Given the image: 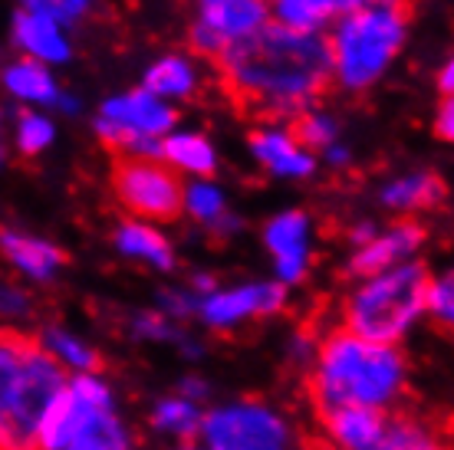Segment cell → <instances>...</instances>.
Returning a JSON list of instances; mask_svg holds the SVG:
<instances>
[{
    "mask_svg": "<svg viewBox=\"0 0 454 450\" xmlns=\"http://www.w3.org/2000/svg\"><path fill=\"white\" fill-rule=\"evenodd\" d=\"M211 66L240 119L273 122L307 112L309 102L330 89L333 50L326 36L267 20L254 34L224 43Z\"/></svg>",
    "mask_w": 454,
    "mask_h": 450,
    "instance_id": "cell-1",
    "label": "cell"
},
{
    "mask_svg": "<svg viewBox=\"0 0 454 450\" xmlns=\"http://www.w3.org/2000/svg\"><path fill=\"white\" fill-rule=\"evenodd\" d=\"M307 372L317 411L369 407L388 415L409 388V361L398 345L365 342L346 329H333L319 338Z\"/></svg>",
    "mask_w": 454,
    "mask_h": 450,
    "instance_id": "cell-2",
    "label": "cell"
},
{
    "mask_svg": "<svg viewBox=\"0 0 454 450\" xmlns=\"http://www.w3.org/2000/svg\"><path fill=\"white\" fill-rule=\"evenodd\" d=\"M428 280H432V273L419 260L365 276L356 283V290L342 303L340 329L365 338V342L398 345L425 315Z\"/></svg>",
    "mask_w": 454,
    "mask_h": 450,
    "instance_id": "cell-3",
    "label": "cell"
},
{
    "mask_svg": "<svg viewBox=\"0 0 454 450\" xmlns=\"http://www.w3.org/2000/svg\"><path fill=\"white\" fill-rule=\"evenodd\" d=\"M40 450H136L103 375H67L40 428Z\"/></svg>",
    "mask_w": 454,
    "mask_h": 450,
    "instance_id": "cell-4",
    "label": "cell"
},
{
    "mask_svg": "<svg viewBox=\"0 0 454 450\" xmlns=\"http://www.w3.org/2000/svg\"><path fill=\"white\" fill-rule=\"evenodd\" d=\"M411 20V0H382L349 13L330 40L333 76L346 89H365L398 53Z\"/></svg>",
    "mask_w": 454,
    "mask_h": 450,
    "instance_id": "cell-5",
    "label": "cell"
},
{
    "mask_svg": "<svg viewBox=\"0 0 454 450\" xmlns=\"http://www.w3.org/2000/svg\"><path fill=\"white\" fill-rule=\"evenodd\" d=\"M63 384L67 372L30 338L17 372L0 388V450H40V428Z\"/></svg>",
    "mask_w": 454,
    "mask_h": 450,
    "instance_id": "cell-6",
    "label": "cell"
},
{
    "mask_svg": "<svg viewBox=\"0 0 454 450\" xmlns=\"http://www.w3.org/2000/svg\"><path fill=\"white\" fill-rule=\"evenodd\" d=\"M198 444L207 450H294V428L261 398H238L205 411Z\"/></svg>",
    "mask_w": 454,
    "mask_h": 450,
    "instance_id": "cell-7",
    "label": "cell"
},
{
    "mask_svg": "<svg viewBox=\"0 0 454 450\" xmlns=\"http://www.w3.org/2000/svg\"><path fill=\"white\" fill-rule=\"evenodd\" d=\"M113 194L138 221H175L184 211V181L161 158L115 155Z\"/></svg>",
    "mask_w": 454,
    "mask_h": 450,
    "instance_id": "cell-8",
    "label": "cell"
},
{
    "mask_svg": "<svg viewBox=\"0 0 454 450\" xmlns=\"http://www.w3.org/2000/svg\"><path fill=\"white\" fill-rule=\"evenodd\" d=\"M286 309V286L280 283H240L217 286L198 296V319L215 332H234L254 319H267Z\"/></svg>",
    "mask_w": 454,
    "mask_h": 450,
    "instance_id": "cell-9",
    "label": "cell"
},
{
    "mask_svg": "<svg viewBox=\"0 0 454 450\" xmlns=\"http://www.w3.org/2000/svg\"><path fill=\"white\" fill-rule=\"evenodd\" d=\"M428 230L419 221H395L386 230H375L372 240H365L363 247L352 253L349 260V276H375V273H386L392 267H402L415 257V250L425 244Z\"/></svg>",
    "mask_w": 454,
    "mask_h": 450,
    "instance_id": "cell-10",
    "label": "cell"
},
{
    "mask_svg": "<svg viewBox=\"0 0 454 450\" xmlns=\"http://www.w3.org/2000/svg\"><path fill=\"white\" fill-rule=\"evenodd\" d=\"M263 244L270 250L273 267H277V283L294 286L307 280L309 270V217L303 211H286L273 217L263 230Z\"/></svg>",
    "mask_w": 454,
    "mask_h": 450,
    "instance_id": "cell-11",
    "label": "cell"
},
{
    "mask_svg": "<svg viewBox=\"0 0 454 450\" xmlns=\"http://www.w3.org/2000/svg\"><path fill=\"white\" fill-rule=\"evenodd\" d=\"M319 428L333 450H375L386 428V415L369 407H330L319 411Z\"/></svg>",
    "mask_w": 454,
    "mask_h": 450,
    "instance_id": "cell-12",
    "label": "cell"
},
{
    "mask_svg": "<svg viewBox=\"0 0 454 450\" xmlns=\"http://www.w3.org/2000/svg\"><path fill=\"white\" fill-rule=\"evenodd\" d=\"M103 119L122 125L129 132H136L142 138H159L175 125V109H168L161 99H155L152 92L136 89L122 96V99H109L103 109Z\"/></svg>",
    "mask_w": 454,
    "mask_h": 450,
    "instance_id": "cell-13",
    "label": "cell"
},
{
    "mask_svg": "<svg viewBox=\"0 0 454 450\" xmlns=\"http://www.w3.org/2000/svg\"><path fill=\"white\" fill-rule=\"evenodd\" d=\"M198 23L231 43L267 23V0H201Z\"/></svg>",
    "mask_w": 454,
    "mask_h": 450,
    "instance_id": "cell-14",
    "label": "cell"
},
{
    "mask_svg": "<svg viewBox=\"0 0 454 450\" xmlns=\"http://www.w3.org/2000/svg\"><path fill=\"white\" fill-rule=\"evenodd\" d=\"M0 253L30 280H53L59 267L67 263V253L59 247L17 230H0Z\"/></svg>",
    "mask_w": 454,
    "mask_h": 450,
    "instance_id": "cell-15",
    "label": "cell"
},
{
    "mask_svg": "<svg viewBox=\"0 0 454 450\" xmlns=\"http://www.w3.org/2000/svg\"><path fill=\"white\" fill-rule=\"evenodd\" d=\"M34 342L50 355V359L57 361L67 375H96L103 369V355L96 352V345L86 342L82 336H76L73 329L46 326Z\"/></svg>",
    "mask_w": 454,
    "mask_h": 450,
    "instance_id": "cell-16",
    "label": "cell"
},
{
    "mask_svg": "<svg viewBox=\"0 0 454 450\" xmlns=\"http://www.w3.org/2000/svg\"><path fill=\"white\" fill-rule=\"evenodd\" d=\"M375 450H448L438 428L409 411H388Z\"/></svg>",
    "mask_w": 454,
    "mask_h": 450,
    "instance_id": "cell-17",
    "label": "cell"
},
{
    "mask_svg": "<svg viewBox=\"0 0 454 450\" xmlns=\"http://www.w3.org/2000/svg\"><path fill=\"white\" fill-rule=\"evenodd\" d=\"M444 194H448V188H444V181L434 171H419V175L392 181L386 191H382V204L392 207V211L411 214V211L438 207L444 201Z\"/></svg>",
    "mask_w": 454,
    "mask_h": 450,
    "instance_id": "cell-18",
    "label": "cell"
},
{
    "mask_svg": "<svg viewBox=\"0 0 454 450\" xmlns=\"http://www.w3.org/2000/svg\"><path fill=\"white\" fill-rule=\"evenodd\" d=\"M115 247L122 250L125 257L142 260L155 270H171L175 267V250L165 240V234H159L152 224H142V221H129L115 230Z\"/></svg>",
    "mask_w": 454,
    "mask_h": 450,
    "instance_id": "cell-19",
    "label": "cell"
},
{
    "mask_svg": "<svg viewBox=\"0 0 454 450\" xmlns=\"http://www.w3.org/2000/svg\"><path fill=\"white\" fill-rule=\"evenodd\" d=\"M201 417H205V407L198 405V401H188L182 394H168V398H161L159 405L152 407V428L165 434V438H175V440H184V444H192L198 440V431H201Z\"/></svg>",
    "mask_w": 454,
    "mask_h": 450,
    "instance_id": "cell-20",
    "label": "cell"
},
{
    "mask_svg": "<svg viewBox=\"0 0 454 450\" xmlns=\"http://www.w3.org/2000/svg\"><path fill=\"white\" fill-rule=\"evenodd\" d=\"M13 30H17V40H20L23 50H30L36 59L43 63H59V59L69 57V46L63 43L57 23L50 17H40V13L30 11H17V20H13Z\"/></svg>",
    "mask_w": 454,
    "mask_h": 450,
    "instance_id": "cell-21",
    "label": "cell"
},
{
    "mask_svg": "<svg viewBox=\"0 0 454 450\" xmlns=\"http://www.w3.org/2000/svg\"><path fill=\"white\" fill-rule=\"evenodd\" d=\"M250 148L273 175H309L313 158L286 138V132H250Z\"/></svg>",
    "mask_w": 454,
    "mask_h": 450,
    "instance_id": "cell-22",
    "label": "cell"
},
{
    "mask_svg": "<svg viewBox=\"0 0 454 450\" xmlns=\"http://www.w3.org/2000/svg\"><path fill=\"white\" fill-rule=\"evenodd\" d=\"M129 329H132V336H136L138 342L175 345V349H182L184 359H192V361H198L201 355H205V349H201V345H194L192 338L182 332L178 322H171L168 315H161V313H136L132 315V322H129Z\"/></svg>",
    "mask_w": 454,
    "mask_h": 450,
    "instance_id": "cell-23",
    "label": "cell"
},
{
    "mask_svg": "<svg viewBox=\"0 0 454 450\" xmlns=\"http://www.w3.org/2000/svg\"><path fill=\"white\" fill-rule=\"evenodd\" d=\"M161 158L171 168H184L194 175H215V151L205 136H171L161 142Z\"/></svg>",
    "mask_w": 454,
    "mask_h": 450,
    "instance_id": "cell-24",
    "label": "cell"
},
{
    "mask_svg": "<svg viewBox=\"0 0 454 450\" xmlns=\"http://www.w3.org/2000/svg\"><path fill=\"white\" fill-rule=\"evenodd\" d=\"M194 89V69L188 59L182 57H165L161 63L148 69L145 76V92L159 96H188Z\"/></svg>",
    "mask_w": 454,
    "mask_h": 450,
    "instance_id": "cell-25",
    "label": "cell"
},
{
    "mask_svg": "<svg viewBox=\"0 0 454 450\" xmlns=\"http://www.w3.org/2000/svg\"><path fill=\"white\" fill-rule=\"evenodd\" d=\"M277 17H280V27L317 34L323 23L336 17V7L333 0H277Z\"/></svg>",
    "mask_w": 454,
    "mask_h": 450,
    "instance_id": "cell-26",
    "label": "cell"
},
{
    "mask_svg": "<svg viewBox=\"0 0 454 450\" xmlns=\"http://www.w3.org/2000/svg\"><path fill=\"white\" fill-rule=\"evenodd\" d=\"M7 89H13L23 99H34V102H57V86L53 79L46 73L36 59H23L17 66L7 69Z\"/></svg>",
    "mask_w": 454,
    "mask_h": 450,
    "instance_id": "cell-27",
    "label": "cell"
},
{
    "mask_svg": "<svg viewBox=\"0 0 454 450\" xmlns=\"http://www.w3.org/2000/svg\"><path fill=\"white\" fill-rule=\"evenodd\" d=\"M336 136V128H333L330 119H323V115H313V112H300L290 119V128H286V138L294 142L300 151H319V148H326Z\"/></svg>",
    "mask_w": 454,
    "mask_h": 450,
    "instance_id": "cell-28",
    "label": "cell"
},
{
    "mask_svg": "<svg viewBox=\"0 0 454 450\" xmlns=\"http://www.w3.org/2000/svg\"><path fill=\"white\" fill-rule=\"evenodd\" d=\"M425 315H432V322L442 329H451L454 322V280L451 273L432 276L428 290H425Z\"/></svg>",
    "mask_w": 454,
    "mask_h": 450,
    "instance_id": "cell-29",
    "label": "cell"
},
{
    "mask_svg": "<svg viewBox=\"0 0 454 450\" xmlns=\"http://www.w3.org/2000/svg\"><path fill=\"white\" fill-rule=\"evenodd\" d=\"M184 207L192 211L194 221L201 224H221L224 221V198L211 184H194L184 188Z\"/></svg>",
    "mask_w": 454,
    "mask_h": 450,
    "instance_id": "cell-30",
    "label": "cell"
},
{
    "mask_svg": "<svg viewBox=\"0 0 454 450\" xmlns=\"http://www.w3.org/2000/svg\"><path fill=\"white\" fill-rule=\"evenodd\" d=\"M53 138V125L46 122L43 115H20V128H17V142H20L23 155H40Z\"/></svg>",
    "mask_w": 454,
    "mask_h": 450,
    "instance_id": "cell-31",
    "label": "cell"
},
{
    "mask_svg": "<svg viewBox=\"0 0 454 450\" xmlns=\"http://www.w3.org/2000/svg\"><path fill=\"white\" fill-rule=\"evenodd\" d=\"M90 7V0H23V11L50 17V20H69Z\"/></svg>",
    "mask_w": 454,
    "mask_h": 450,
    "instance_id": "cell-32",
    "label": "cell"
},
{
    "mask_svg": "<svg viewBox=\"0 0 454 450\" xmlns=\"http://www.w3.org/2000/svg\"><path fill=\"white\" fill-rule=\"evenodd\" d=\"M27 342H30L27 336H17V332H0V388L11 382V375L17 372Z\"/></svg>",
    "mask_w": 454,
    "mask_h": 450,
    "instance_id": "cell-33",
    "label": "cell"
},
{
    "mask_svg": "<svg viewBox=\"0 0 454 450\" xmlns=\"http://www.w3.org/2000/svg\"><path fill=\"white\" fill-rule=\"evenodd\" d=\"M161 315H168L171 322H182V319H192L198 313V296L192 290H168L161 293Z\"/></svg>",
    "mask_w": 454,
    "mask_h": 450,
    "instance_id": "cell-34",
    "label": "cell"
},
{
    "mask_svg": "<svg viewBox=\"0 0 454 450\" xmlns=\"http://www.w3.org/2000/svg\"><path fill=\"white\" fill-rule=\"evenodd\" d=\"M30 313V299H27V293L23 290H17V286H0V315H27Z\"/></svg>",
    "mask_w": 454,
    "mask_h": 450,
    "instance_id": "cell-35",
    "label": "cell"
},
{
    "mask_svg": "<svg viewBox=\"0 0 454 450\" xmlns=\"http://www.w3.org/2000/svg\"><path fill=\"white\" fill-rule=\"evenodd\" d=\"M207 392H211V384L201 378V375H184L182 382H178V388H175V394H182V398H188V401H205Z\"/></svg>",
    "mask_w": 454,
    "mask_h": 450,
    "instance_id": "cell-36",
    "label": "cell"
},
{
    "mask_svg": "<svg viewBox=\"0 0 454 450\" xmlns=\"http://www.w3.org/2000/svg\"><path fill=\"white\" fill-rule=\"evenodd\" d=\"M434 132H438L444 142H451V138H454V105H451V99L442 102V109H438V119H434Z\"/></svg>",
    "mask_w": 454,
    "mask_h": 450,
    "instance_id": "cell-37",
    "label": "cell"
},
{
    "mask_svg": "<svg viewBox=\"0 0 454 450\" xmlns=\"http://www.w3.org/2000/svg\"><path fill=\"white\" fill-rule=\"evenodd\" d=\"M372 4H382V0H333V7L336 13H356V11H365V7H372Z\"/></svg>",
    "mask_w": 454,
    "mask_h": 450,
    "instance_id": "cell-38",
    "label": "cell"
},
{
    "mask_svg": "<svg viewBox=\"0 0 454 450\" xmlns=\"http://www.w3.org/2000/svg\"><path fill=\"white\" fill-rule=\"evenodd\" d=\"M451 79H454V66L451 63H444V69H442V79H438V89H442V96L444 99H451Z\"/></svg>",
    "mask_w": 454,
    "mask_h": 450,
    "instance_id": "cell-39",
    "label": "cell"
},
{
    "mask_svg": "<svg viewBox=\"0 0 454 450\" xmlns=\"http://www.w3.org/2000/svg\"><path fill=\"white\" fill-rule=\"evenodd\" d=\"M178 450H207V447H201L198 440H192V444H182V447H178Z\"/></svg>",
    "mask_w": 454,
    "mask_h": 450,
    "instance_id": "cell-40",
    "label": "cell"
}]
</instances>
